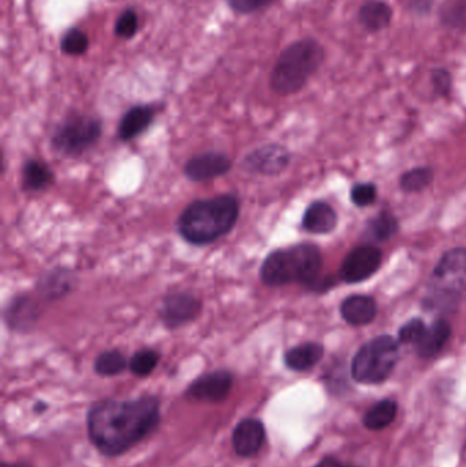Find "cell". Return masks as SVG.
<instances>
[{"mask_svg": "<svg viewBox=\"0 0 466 467\" xmlns=\"http://www.w3.org/2000/svg\"><path fill=\"white\" fill-rule=\"evenodd\" d=\"M0 467H32L28 463H7V462H4V463L0 464Z\"/></svg>", "mask_w": 466, "mask_h": 467, "instance_id": "8d00e7d4", "label": "cell"}, {"mask_svg": "<svg viewBox=\"0 0 466 467\" xmlns=\"http://www.w3.org/2000/svg\"><path fill=\"white\" fill-rule=\"evenodd\" d=\"M101 136V122L95 116H69L62 122L52 136V148L67 157H75L87 152Z\"/></svg>", "mask_w": 466, "mask_h": 467, "instance_id": "8992f818", "label": "cell"}, {"mask_svg": "<svg viewBox=\"0 0 466 467\" xmlns=\"http://www.w3.org/2000/svg\"><path fill=\"white\" fill-rule=\"evenodd\" d=\"M233 384L234 376L230 370H213L200 376L190 384L186 395L194 401L220 403L230 395Z\"/></svg>", "mask_w": 466, "mask_h": 467, "instance_id": "9c48e42d", "label": "cell"}, {"mask_svg": "<svg viewBox=\"0 0 466 467\" xmlns=\"http://www.w3.org/2000/svg\"><path fill=\"white\" fill-rule=\"evenodd\" d=\"M160 355L153 349H142L135 352L129 361V369L133 375L147 378L158 367Z\"/></svg>", "mask_w": 466, "mask_h": 467, "instance_id": "484cf974", "label": "cell"}, {"mask_svg": "<svg viewBox=\"0 0 466 467\" xmlns=\"http://www.w3.org/2000/svg\"><path fill=\"white\" fill-rule=\"evenodd\" d=\"M427 327L420 318H415V320L408 321L403 324L398 332V337L400 342L402 344H418L423 337L424 332H426Z\"/></svg>", "mask_w": 466, "mask_h": 467, "instance_id": "4dcf8cb0", "label": "cell"}, {"mask_svg": "<svg viewBox=\"0 0 466 467\" xmlns=\"http://www.w3.org/2000/svg\"><path fill=\"white\" fill-rule=\"evenodd\" d=\"M40 305L30 294H20L4 308V318L10 329L28 332L40 318Z\"/></svg>", "mask_w": 466, "mask_h": 467, "instance_id": "4fadbf2b", "label": "cell"}, {"mask_svg": "<svg viewBox=\"0 0 466 467\" xmlns=\"http://www.w3.org/2000/svg\"><path fill=\"white\" fill-rule=\"evenodd\" d=\"M382 264V251L375 246H360L351 250L341 267V277L348 283H358L371 277Z\"/></svg>", "mask_w": 466, "mask_h": 467, "instance_id": "8fae6325", "label": "cell"}, {"mask_svg": "<svg viewBox=\"0 0 466 467\" xmlns=\"http://www.w3.org/2000/svg\"><path fill=\"white\" fill-rule=\"evenodd\" d=\"M409 2H410L413 12L419 13V14H427L434 4V0H409Z\"/></svg>", "mask_w": 466, "mask_h": 467, "instance_id": "e575fe53", "label": "cell"}, {"mask_svg": "<svg viewBox=\"0 0 466 467\" xmlns=\"http://www.w3.org/2000/svg\"><path fill=\"white\" fill-rule=\"evenodd\" d=\"M75 282H77V277L72 269L56 267L41 275L36 289L44 300H62L74 290Z\"/></svg>", "mask_w": 466, "mask_h": 467, "instance_id": "9a60e30c", "label": "cell"}, {"mask_svg": "<svg viewBox=\"0 0 466 467\" xmlns=\"http://www.w3.org/2000/svg\"><path fill=\"white\" fill-rule=\"evenodd\" d=\"M129 367L126 357L119 350H107L95 360V372L100 376H116Z\"/></svg>", "mask_w": 466, "mask_h": 467, "instance_id": "cb8c5ba5", "label": "cell"}, {"mask_svg": "<svg viewBox=\"0 0 466 467\" xmlns=\"http://www.w3.org/2000/svg\"><path fill=\"white\" fill-rule=\"evenodd\" d=\"M137 28H139V17L134 10L129 9L119 15L116 23V33L119 38H130L135 35Z\"/></svg>", "mask_w": 466, "mask_h": 467, "instance_id": "f546056e", "label": "cell"}, {"mask_svg": "<svg viewBox=\"0 0 466 467\" xmlns=\"http://www.w3.org/2000/svg\"><path fill=\"white\" fill-rule=\"evenodd\" d=\"M315 467H345L342 463H340V462L337 461V459L334 458H325L323 459L322 462H319V463L316 464Z\"/></svg>", "mask_w": 466, "mask_h": 467, "instance_id": "d590c367", "label": "cell"}, {"mask_svg": "<svg viewBox=\"0 0 466 467\" xmlns=\"http://www.w3.org/2000/svg\"><path fill=\"white\" fill-rule=\"evenodd\" d=\"M155 111L151 106H135L130 108L118 127V136L122 141H130L144 133L145 130L152 123Z\"/></svg>", "mask_w": 466, "mask_h": 467, "instance_id": "2e32d148", "label": "cell"}, {"mask_svg": "<svg viewBox=\"0 0 466 467\" xmlns=\"http://www.w3.org/2000/svg\"><path fill=\"white\" fill-rule=\"evenodd\" d=\"M90 46L87 35L80 30H70L62 38V51L67 55H82Z\"/></svg>", "mask_w": 466, "mask_h": 467, "instance_id": "f1b7e54d", "label": "cell"}, {"mask_svg": "<svg viewBox=\"0 0 466 467\" xmlns=\"http://www.w3.org/2000/svg\"><path fill=\"white\" fill-rule=\"evenodd\" d=\"M398 344L383 335L364 344L351 362V376L361 384H379L392 375L397 365Z\"/></svg>", "mask_w": 466, "mask_h": 467, "instance_id": "5b68a950", "label": "cell"}, {"mask_svg": "<svg viewBox=\"0 0 466 467\" xmlns=\"http://www.w3.org/2000/svg\"><path fill=\"white\" fill-rule=\"evenodd\" d=\"M271 2H272V0H229V4H230L236 12L246 14V13L257 12V10L268 6Z\"/></svg>", "mask_w": 466, "mask_h": 467, "instance_id": "836d02e7", "label": "cell"}, {"mask_svg": "<svg viewBox=\"0 0 466 467\" xmlns=\"http://www.w3.org/2000/svg\"><path fill=\"white\" fill-rule=\"evenodd\" d=\"M434 90L439 96H447L452 90V74L446 69H435L431 74Z\"/></svg>", "mask_w": 466, "mask_h": 467, "instance_id": "d6a6232c", "label": "cell"}, {"mask_svg": "<svg viewBox=\"0 0 466 467\" xmlns=\"http://www.w3.org/2000/svg\"><path fill=\"white\" fill-rule=\"evenodd\" d=\"M322 264V253L317 246L299 243L271 251L260 267V279L270 287L289 283L312 285L319 276Z\"/></svg>", "mask_w": 466, "mask_h": 467, "instance_id": "3957f363", "label": "cell"}, {"mask_svg": "<svg viewBox=\"0 0 466 467\" xmlns=\"http://www.w3.org/2000/svg\"><path fill=\"white\" fill-rule=\"evenodd\" d=\"M452 335V327L447 321L437 320L431 327H427L423 337L415 344L420 357L431 358L444 349Z\"/></svg>", "mask_w": 466, "mask_h": 467, "instance_id": "ffe728a7", "label": "cell"}, {"mask_svg": "<svg viewBox=\"0 0 466 467\" xmlns=\"http://www.w3.org/2000/svg\"><path fill=\"white\" fill-rule=\"evenodd\" d=\"M351 201L358 207L371 205L376 199V188L372 183H360L351 189Z\"/></svg>", "mask_w": 466, "mask_h": 467, "instance_id": "1f68e13d", "label": "cell"}, {"mask_svg": "<svg viewBox=\"0 0 466 467\" xmlns=\"http://www.w3.org/2000/svg\"><path fill=\"white\" fill-rule=\"evenodd\" d=\"M341 313L351 326H366L376 318V303L367 295H351L343 301Z\"/></svg>", "mask_w": 466, "mask_h": 467, "instance_id": "ac0fdd59", "label": "cell"}, {"mask_svg": "<svg viewBox=\"0 0 466 467\" xmlns=\"http://www.w3.org/2000/svg\"><path fill=\"white\" fill-rule=\"evenodd\" d=\"M238 217V199L233 194H220L187 205L178 217L177 228L192 245H208L230 233Z\"/></svg>", "mask_w": 466, "mask_h": 467, "instance_id": "7a4b0ae2", "label": "cell"}, {"mask_svg": "<svg viewBox=\"0 0 466 467\" xmlns=\"http://www.w3.org/2000/svg\"><path fill=\"white\" fill-rule=\"evenodd\" d=\"M393 9L383 0H367L358 12V21L368 32H380L392 23Z\"/></svg>", "mask_w": 466, "mask_h": 467, "instance_id": "d6986e66", "label": "cell"}, {"mask_svg": "<svg viewBox=\"0 0 466 467\" xmlns=\"http://www.w3.org/2000/svg\"><path fill=\"white\" fill-rule=\"evenodd\" d=\"M432 182V171L429 168H415L403 174L401 188L406 191H421Z\"/></svg>", "mask_w": 466, "mask_h": 467, "instance_id": "4316f807", "label": "cell"}, {"mask_svg": "<svg viewBox=\"0 0 466 467\" xmlns=\"http://www.w3.org/2000/svg\"><path fill=\"white\" fill-rule=\"evenodd\" d=\"M324 61V48L315 38H303L290 44L280 54L271 72V88L289 96L306 87Z\"/></svg>", "mask_w": 466, "mask_h": 467, "instance_id": "277c9868", "label": "cell"}, {"mask_svg": "<svg viewBox=\"0 0 466 467\" xmlns=\"http://www.w3.org/2000/svg\"><path fill=\"white\" fill-rule=\"evenodd\" d=\"M397 410V403L392 399L377 402L364 414V425L371 430L384 429L394 421Z\"/></svg>", "mask_w": 466, "mask_h": 467, "instance_id": "603a6c76", "label": "cell"}, {"mask_svg": "<svg viewBox=\"0 0 466 467\" xmlns=\"http://www.w3.org/2000/svg\"><path fill=\"white\" fill-rule=\"evenodd\" d=\"M337 212L332 205L324 201H316L306 208L303 217V227L309 233H332L337 225Z\"/></svg>", "mask_w": 466, "mask_h": 467, "instance_id": "e0dca14e", "label": "cell"}, {"mask_svg": "<svg viewBox=\"0 0 466 467\" xmlns=\"http://www.w3.org/2000/svg\"><path fill=\"white\" fill-rule=\"evenodd\" d=\"M442 25L449 30L466 28V0H446L439 10Z\"/></svg>", "mask_w": 466, "mask_h": 467, "instance_id": "d4e9b609", "label": "cell"}, {"mask_svg": "<svg viewBox=\"0 0 466 467\" xmlns=\"http://www.w3.org/2000/svg\"><path fill=\"white\" fill-rule=\"evenodd\" d=\"M290 163V153L280 145H265L245 156L242 168L251 174L260 175H278L286 170Z\"/></svg>", "mask_w": 466, "mask_h": 467, "instance_id": "30bf717a", "label": "cell"}, {"mask_svg": "<svg viewBox=\"0 0 466 467\" xmlns=\"http://www.w3.org/2000/svg\"><path fill=\"white\" fill-rule=\"evenodd\" d=\"M231 166L233 163L225 153L204 152L187 160L184 173L190 181H210L228 174L231 170Z\"/></svg>", "mask_w": 466, "mask_h": 467, "instance_id": "7c38bea8", "label": "cell"}, {"mask_svg": "<svg viewBox=\"0 0 466 467\" xmlns=\"http://www.w3.org/2000/svg\"><path fill=\"white\" fill-rule=\"evenodd\" d=\"M323 354H324V349L322 344H314V342L299 344L286 352V367L294 372H306L322 360Z\"/></svg>", "mask_w": 466, "mask_h": 467, "instance_id": "44dd1931", "label": "cell"}, {"mask_svg": "<svg viewBox=\"0 0 466 467\" xmlns=\"http://www.w3.org/2000/svg\"><path fill=\"white\" fill-rule=\"evenodd\" d=\"M202 301L194 294L185 292L171 293L164 297L159 309V318L168 328H181L196 320L202 313Z\"/></svg>", "mask_w": 466, "mask_h": 467, "instance_id": "ba28073f", "label": "cell"}, {"mask_svg": "<svg viewBox=\"0 0 466 467\" xmlns=\"http://www.w3.org/2000/svg\"><path fill=\"white\" fill-rule=\"evenodd\" d=\"M345 467H351V466H345Z\"/></svg>", "mask_w": 466, "mask_h": 467, "instance_id": "74e56055", "label": "cell"}, {"mask_svg": "<svg viewBox=\"0 0 466 467\" xmlns=\"http://www.w3.org/2000/svg\"><path fill=\"white\" fill-rule=\"evenodd\" d=\"M398 222L393 215L382 214L372 220L369 233L377 241H387L397 233Z\"/></svg>", "mask_w": 466, "mask_h": 467, "instance_id": "83f0119b", "label": "cell"}, {"mask_svg": "<svg viewBox=\"0 0 466 467\" xmlns=\"http://www.w3.org/2000/svg\"><path fill=\"white\" fill-rule=\"evenodd\" d=\"M54 173L46 163L30 159L22 167V186L28 191H41L54 183Z\"/></svg>", "mask_w": 466, "mask_h": 467, "instance_id": "7402d4cb", "label": "cell"}, {"mask_svg": "<svg viewBox=\"0 0 466 467\" xmlns=\"http://www.w3.org/2000/svg\"><path fill=\"white\" fill-rule=\"evenodd\" d=\"M160 422V401L155 395L140 398L103 399L91 406L88 435L101 455H124L142 443Z\"/></svg>", "mask_w": 466, "mask_h": 467, "instance_id": "6da1fadb", "label": "cell"}, {"mask_svg": "<svg viewBox=\"0 0 466 467\" xmlns=\"http://www.w3.org/2000/svg\"><path fill=\"white\" fill-rule=\"evenodd\" d=\"M231 441H233L234 451L241 458H252L257 455L264 446V424L255 417L242 420L237 424Z\"/></svg>", "mask_w": 466, "mask_h": 467, "instance_id": "5bb4252c", "label": "cell"}, {"mask_svg": "<svg viewBox=\"0 0 466 467\" xmlns=\"http://www.w3.org/2000/svg\"><path fill=\"white\" fill-rule=\"evenodd\" d=\"M432 280L439 297H454L466 284V249H454L444 254Z\"/></svg>", "mask_w": 466, "mask_h": 467, "instance_id": "52a82bcc", "label": "cell"}]
</instances>
